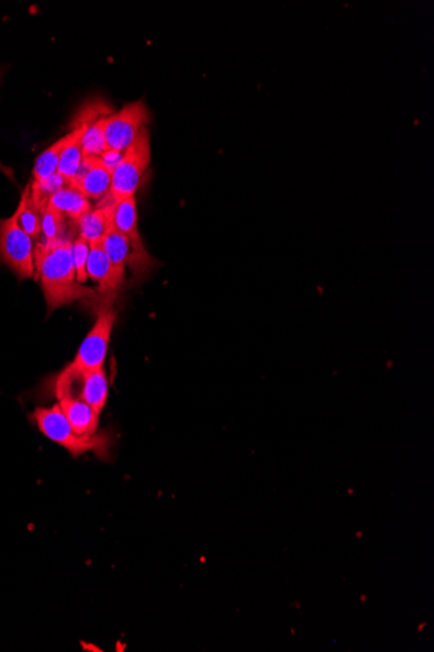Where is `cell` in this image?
<instances>
[{"label":"cell","mask_w":434,"mask_h":652,"mask_svg":"<svg viewBox=\"0 0 434 652\" xmlns=\"http://www.w3.org/2000/svg\"><path fill=\"white\" fill-rule=\"evenodd\" d=\"M58 404L76 434H96L99 427V413L89 404L69 398H63Z\"/></svg>","instance_id":"4fadbf2b"},{"label":"cell","mask_w":434,"mask_h":652,"mask_svg":"<svg viewBox=\"0 0 434 652\" xmlns=\"http://www.w3.org/2000/svg\"><path fill=\"white\" fill-rule=\"evenodd\" d=\"M47 203L75 222L92 209L89 198L69 184L49 197Z\"/></svg>","instance_id":"5bb4252c"},{"label":"cell","mask_w":434,"mask_h":652,"mask_svg":"<svg viewBox=\"0 0 434 652\" xmlns=\"http://www.w3.org/2000/svg\"><path fill=\"white\" fill-rule=\"evenodd\" d=\"M88 126L89 125L87 124L74 125L73 131L66 136V145H64L60 154L58 174H60L68 184L75 180V177L80 173L82 167L85 159L82 136Z\"/></svg>","instance_id":"7c38bea8"},{"label":"cell","mask_w":434,"mask_h":652,"mask_svg":"<svg viewBox=\"0 0 434 652\" xmlns=\"http://www.w3.org/2000/svg\"><path fill=\"white\" fill-rule=\"evenodd\" d=\"M151 120V111L144 101L127 103L118 112L107 117L105 141L109 148L126 152L140 132Z\"/></svg>","instance_id":"52a82bcc"},{"label":"cell","mask_w":434,"mask_h":652,"mask_svg":"<svg viewBox=\"0 0 434 652\" xmlns=\"http://www.w3.org/2000/svg\"><path fill=\"white\" fill-rule=\"evenodd\" d=\"M112 173L99 157H85L80 173L69 186L80 190L89 200H103L110 195Z\"/></svg>","instance_id":"30bf717a"},{"label":"cell","mask_w":434,"mask_h":652,"mask_svg":"<svg viewBox=\"0 0 434 652\" xmlns=\"http://www.w3.org/2000/svg\"><path fill=\"white\" fill-rule=\"evenodd\" d=\"M105 124L107 117L98 119L97 122L91 123L84 132L82 151L85 157H101V155L109 151L105 141Z\"/></svg>","instance_id":"ac0fdd59"},{"label":"cell","mask_w":434,"mask_h":652,"mask_svg":"<svg viewBox=\"0 0 434 652\" xmlns=\"http://www.w3.org/2000/svg\"><path fill=\"white\" fill-rule=\"evenodd\" d=\"M41 229L47 241L67 239V218L47 203L42 210Z\"/></svg>","instance_id":"d6986e66"},{"label":"cell","mask_w":434,"mask_h":652,"mask_svg":"<svg viewBox=\"0 0 434 652\" xmlns=\"http://www.w3.org/2000/svg\"><path fill=\"white\" fill-rule=\"evenodd\" d=\"M52 391L56 399L82 400L101 415L109 398V379L101 371H77L73 366L64 367L52 380Z\"/></svg>","instance_id":"3957f363"},{"label":"cell","mask_w":434,"mask_h":652,"mask_svg":"<svg viewBox=\"0 0 434 652\" xmlns=\"http://www.w3.org/2000/svg\"><path fill=\"white\" fill-rule=\"evenodd\" d=\"M152 162L151 133L145 126L112 173L110 196L118 203L134 197Z\"/></svg>","instance_id":"5b68a950"},{"label":"cell","mask_w":434,"mask_h":652,"mask_svg":"<svg viewBox=\"0 0 434 652\" xmlns=\"http://www.w3.org/2000/svg\"><path fill=\"white\" fill-rule=\"evenodd\" d=\"M19 223L32 239L41 236L42 210L31 198V183L27 184L19 202Z\"/></svg>","instance_id":"2e32d148"},{"label":"cell","mask_w":434,"mask_h":652,"mask_svg":"<svg viewBox=\"0 0 434 652\" xmlns=\"http://www.w3.org/2000/svg\"><path fill=\"white\" fill-rule=\"evenodd\" d=\"M31 420L37 424L42 434L49 441L66 449L70 455L80 456L84 453L94 452L99 458L109 460L113 438L110 432H96L91 435H78L70 427L66 416L62 412L59 404L53 408H37L31 415Z\"/></svg>","instance_id":"7a4b0ae2"},{"label":"cell","mask_w":434,"mask_h":652,"mask_svg":"<svg viewBox=\"0 0 434 652\" xmlns=\"http://www.w3.org/2000/svg\"><path fill=\"white\" fill-rule=\"evenodd\" d=\"M88 276L99 285V294L116 297L124 285L125 270H121L109 258L101 243L90 244Z\"/></svg>","instance_id":"9c48e42d"},{"label":"cell","mask_w":434,"mask_h":652,"mask_svg":"<svg viewBox=\"0 0 434 652\" xmlns=\"http://www.w3.org/2000/svg\"><path fill=\"white\" fill-rule=\"evenodd\" d=\"M113 225L130 240L132 246L130 265L135 278H145L155 267V259L147 253L145 245L142 244L135 197L126 198V200L116 205Z\"/></svg>","instance_id":"ba28073f"},{"label":"cell","mask_w":434,"mask_h":652,"mask_svg":"<svg viewBox=\"0 0 434 652\" xmlns=\"http://www.w3.org/2000/svg\"><path fill=\"white\" fill-rule=\"evenodd\" d=\"M113 299L115 297L101 296L96 302H92L97 314L94 328L84 340L74 363L69 364V366L77 368V371H101L103 368L113 324H115L116 319Z\"/></svg>","instance_id":"277c9868"},{"label":"cell","mask_w":434,"mask_h":652,"mask_svg":"<svg viewBox=\"0 0 434 652\" xmlns=\"http://www.w3.org/2000/svg\"><path fill=\"white\" fill-rule=\"evenodd\" d=\"M101 244L112 264L121 268V270H125V265L130 264L132 257V246L124 233H121L112 224Z\"/></svg>","instance_id":"9a60e30c"},{"label":"cell","mask_w":434,"mask_h":652,"mask_svg":"<svg viewBox=\"0 0 434 652\" xmlns=\"http://www.w3.org/2000/svg\"><path fill=\"white\" fill-rule=\"evenodd\" d=\"M33 239L21 229L19 210L0 219V261L18 275L20 280L35 279Z\"/></svg>","instance_id":"8992f818"},{"label":"cell","mask_w":434,"mask_h":652,"mask_svg":"<svg viewBox=\"0 0 434 652\" xmlns=\"http://www.w3.org/2000/svg\"><path fill=\"white\" fill-rule=\"evenodd\" d=\"M125 152L113 151V148H109V151L104 152L101 157L103 165L110 169L111 173L115 172L116 167L120 165V162L123 161Z\"/></svg>","instance_id":"44dd1931"},{"label":"cell","mask_w":434,"mask_h":652,"mask_svg":"<svg viewBox=\"0 0 434 652\" xmlns=\"http://www.w3.org/2000/svg\"><path fill=\"white\" fill-rule=\"evenodd\" d=\"M35 279H40L47 313L78 300L96 302L102 295L77 281L73 257V241L44 240L34 251Z\"/></svg>","instance_id":"6da1fadb"},{"label":"cell","mask_w":434,"mask_h":652,"mask_svg":"<svg viewBox=\"0 0 434 652\" xmlns=\"http://www.w3.org/2000/svg\"><path fill=\"white\" fill-rule=\"evenodd\" d=\"M118 202L109 195L104 202L98 208L91 209L87 214L76 221L78 237L88 241L89 244L102 243V240L113 224Z\"/></svg>","instance_id":"8fae6325"},{"label":"cell","mask_w":434,"mask_h":652,"mask_svg":"<svg viewBox=\"0 0 434 652\" xmlns=\"http://www.w3.org/2000/svg\"><path fill=\"white\" fill-rule=\"evenodd\" d=\"M89 252L90 244L88 241H85L81 237H77L75 241H73L74 264L76 268L77 281L80 283V285H84V283H87L89 279L87 270Z\"/></svg>","instance_id":"ffe728a7"},{"label":"cell","mask_w":434,"mask_h":652,"mask_svg":"<svg viewBox=\"0 0 434 652\" xmlns=\"http://www.w3.org/2000/svg\"><path fill=\"white\" fill-rule=\"evenodd\" d=\"M66 136L56 141L46 152L42 153L33 168V183H42L58 173L60 154L66 145Z\"/></svg>","instance_id":"e0dca14e"}]
</instances>
